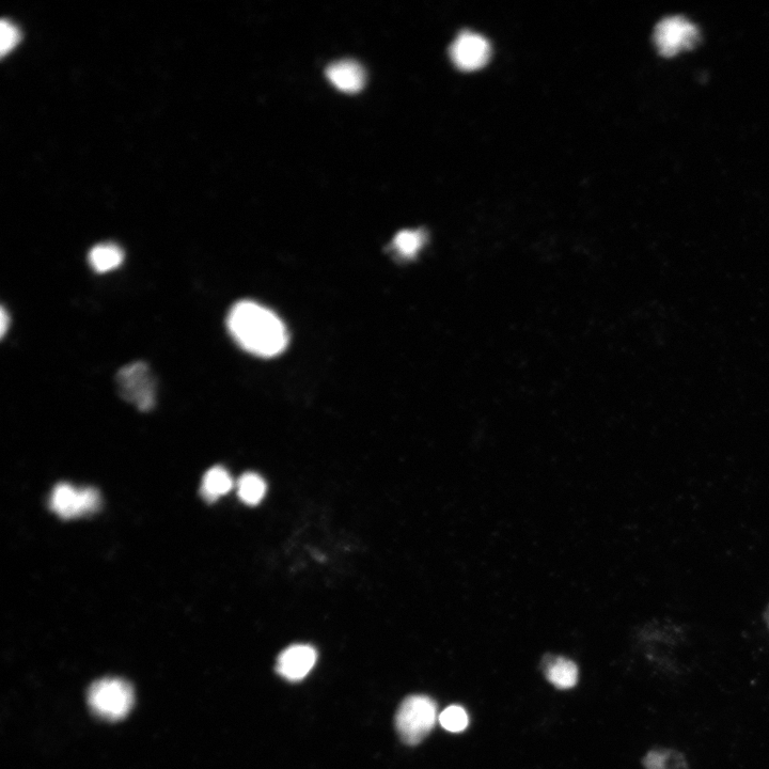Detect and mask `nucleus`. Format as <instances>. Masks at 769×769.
<instances>
[{
	"label": "nucleus",
	"mask_w": 769,
	"mask_h": 769,
	"mask_svg": "<svg viewBox=\"0 0 769 769\" xmlns=\"http://www.w3.org/2000/svg\"><path fill=\"white\" fill-rule=\"evenodd\" d=\"M227 326L233 339L256 356L274 357L289 342L287 328L273 311L255 302L243 301L230 310Z\"/></svg>",
	"instance_id": "f257e3e1"
},
{
	"label": "nucleus",
	"mask_w": 769,
	"mask_h": 769,
	"mask_svg": "<svg viewBox=\"0 0 769 769\" xmlns=\"http://www.w3.org/2000/svg\"><path fill=\"white\" fill-rule=\"evenodd\" d=\"M135 701L130 683L118 678L94 682L88 690V704L98 717L117 721L127 717Z\"/></svg>",
	"instance_id": "f03ea898"
},
{
	"label": "nucleus",
	"mask_w": 769,
	"mask_h": 769,
	"mask_svg": "<svg viewBox=\"0 0 769 769\" xmlns=\"http://www.w3.org/2000/svg\"><path fill=\"white\" fill-rule=\"evenodd\" d=\"M437 705L428 696L406 698L398 710L396 726L407 745H417L430 734L436 724Z\"/></svg>",
	"instance_id": "7ed1b4c3"
},
{
	"label": "nucleus",
	"mask_w": 769,
	"mask_h": 769,
	"mask_svg": "<svg viewBox=\"0 0 769 769\" xmlns=\"http://www.w3.org/2000/svg\"><path fill=\"white\" fill-rule=\"evenodd\" d=\"M120 396L135 405L139 411H151L155 404V382L145 363H133L123 367L116 378Z\"/></svg>",
	"instance_id": "20e7f679"
},
{
	"label": "nucleus",
	"mask_w": 769,
	"mask_h": 769,
	"mask_svg": "<svg viewBox=\"0 0 769 769\" xmlns=\"http://www.w3.org/2000/svg\"><path fill=\"white\" fill-rule=\"evenodd\" d=\"M698 40L697 26L681 15L663 19L654 30V42L659 53L665 56H673L684 49H689Z\"/></svg>",
	"instance_id": "39448f33"
},
{
	"label": "nucleus",
	"mask_w": 769,
	"mask_h": 769,
	"mask_svg": "<svg viewBox=\"0 0 769 769\" xmlns=\"http://www.w3.org/2000/svg\"><path fill=\"white\" fill-rule=\"evenodd\" d=\"M100 504L101 498L97 490H77L68 483L56 485L50 501L52 511L65 520L96 512Z\"/></svg>",
	"instance_id": "423d86ee"
},
{
	"label": "nucleus",
	"mask_w": 769,
	"mask_h": 769,
	"mask_svg": "<svg viewBox=\"0 0 769 769\" xmlns=\"http://www.w3.org/2000/svg\"><path fill=\"white\" fill-rule=\"evenodd\" d=\"M491 45L483 36L462 31L450 47L453 64L463 71L483 68L491 57Z\"/></svg>",
	"instance_id": "0eeeda50"
},
{
	"label": "nucleus",
	"mask_w": 769,
	"mask_h": 769,
	"mask_svg": "<svg viewBox=\"0 0 769 769\" xmlns=\"http://www.w3.org/2000/svg\"><path fill=\"white\" fill-rule=\"evenodd\" d=\"M318 654L315 648L308 645H294L282 652L276 665V671L282 678L298 682L308 676L315 667Z\"/></svg>",
	"instance_id": "6e6552de"
},
{
	"label": "nucleus",
	"mask_w": 769,
	"mask_h": 769,
	"mask_svg": "<svg viewBox=\"0 0 769 769\" xmlns=\"http://www.w3.org/2000/svg\"><path fill=\"white\" fill-rule=\"evenodd\" d=\"M326 76L338 89L354 93L365 85L366 75L362 66L355 60L345 59L334 62L326 69Z\"/></svg>",
	"instance_id": "1a4fd4ad"
},
{
	"label": "nucleus",
	"mask_w": 769,
	"mask_h": 769,
	"mask_svg": "<svg viewBox=\"0 0 769 769\" xmlns=\"http://www.w3.org/2000/svg\"><path fill=\"white\" fill-rule=\"evenodd\" d=\"M544 668L547 681L559 689H570L577 684L578 668L570 659H548Z\"/></svg>",
	"instance_id": "9d476101"
},
{
	"label": "nucleus",
	"mask_w": 769,
	"mask_h": 769,
	"mask_svg": "<svg viewBox=\"0 0 769 769\" xmlns=\"http://www.w3.org/2000/svg\"><path fill=\"white\" fill-rule=\"evenodd\" d=\"M88 260L94 271L104 274L118 269L124 260V254L115 244H101L91 249Z\"/></svg>",
	"instance_id": "9b49d317"
},
{
	"label": "nucleus",
	"mask_w": 769,
	"mask_h": 769,
	"mask_svg": "<svg viewBox=\"0 0 769 769\" xmlns=\"http://www.w3.org/2000/svg\"><path fill=\"white\" fill-rule=\"evenodd\" d=\"M233 481L227 470L221 466L213 467L204 475L201 494L204 499L213 502L230 492Z\"/></svg>",
	"instance_id": "f8f14e48"
},
{
	"label": "nucleus",
	"mask_w": 769,
	"mask_h": 769,
	"mask_svg": "<svg viewBox=\"0 0 769 769\" xmlns=\"http://www.w3.org/2000/svg\"><path fill=\"white\" fill-rule=\"evenodd\" d=\"M238 492L241 500L246 505L256 506L260 504L265 496L266 484L259 475L247 473L238 482Z\"/></svg>",
	"instance_id": "ddd939ff"
},
{
	"label": "nucleus",
	"mask_w": 769,
	"mask_h": 769,
	"mask_svg": "<svg viewBox=\"0 0 769 769\" xmlns=\"http://www.w3.org/2000/svg\"><path fill=\"white\" fill-rule=\"evenodd\" d=\"M646 769H688L682 753L674 750H655L643 760Z\"/></svg>",
	"instance_id": "4468645a"
},
{
	"label": "nucleus",
	"mask_w": 769,
	"mask_h": 769,
	"mask_svg": "<svg viewBox=\"0 0 769 769\" xmlns=\"http://www.w3.org/2000/svg\"><path fill=\"white\" fill-rule=\"evenodd\" d=\"M425 240V234L419 230H403L396 235L394 246L402 257L411 258L417 255Z\"/></svg>",
	"instance_id": "2eb2a0df"
},
{
	"label": "nucleus",
	"mask_w": 769,
	"mask_h": 769,
	"mask_svg": "<svg viewBox=\"0 0 769 769\" xmlns=\"http://www.w3.org/2000/svg\"><path fill=\"white\" fill-rule=\"evenodd\" d=\"M439 723L445 730L459 733L468 727L469 717L462 706L451 705L439 715Z\"/></svg>",
	"instance_id": "dca6fc26"
},
{
	"label": "nucleus",
	"mask_w": 769,
	"mask_h": 769,
	"mask_svg": "<svg viewBox=\"0 0 769 769\" xmlns=\"http://www.w3.org/2000/svg\"><path fill=\"white\" fill-rule=\"evenodd\" d=\"M0 34H2V38H0V43H2L0 44V52L5 56L17 46L21 35L19 29L6 20H3L2 24H0Z\"/></svg>",
	"instance_id": "f3484780"
},
{
	"label": "nucleus",
	"mask_w": 769,
	"mask_h": 769,
	"mask_svg": "<svg viewBox=\"0 0 769 769\" xmlns=\"http://www.w3.org/2000/svg\"><path fill=\"white\" fill-rule=\"evenodd\" d=\"M9 325H10V317L7 311L3 308L2 315H0V332H2L3 337L6 335Z\"/></svg>",
	"instance_id": "a211bd4d"
}]
</instances>
